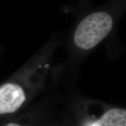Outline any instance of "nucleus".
I'll list each match as a JSON object with an SVG mask.
<instances>
[{"label":"nucleus","instance_id":"3","mask_svg":"<svg viewBox=\"0 0 126 126\" xmlns=\"http://www.w3.org/2000/svg\"><path fill=\"white\" fill-rule=\"evenodd\" d=\"M86 126H126V110L120 108L108 110L102 117Z\"/></svg>","mask_w":126,"mask_h":126},{"label":"nucleus","instance_id":"2","mask_svg":"<svg viewBox=\"0 0 126 126\" xmlns=\"http://www.w3.org/2000/svg\"><path fill=\"white\" fill-rule=\"evenodd\" d=\"M26 99L22 86L16 83H4L0 86V114H11L21 108Z\"/></svg>","mask_w":126,"mask_h":126},{"label":"nucleus","instance_id":"4","mask_svg":"<svg viewBox=\"0 0 126 126\" xmlns=\"http://www.w3.org/2000/svg\"><path fill=\"white\" fill-rule=\"evenodd\" d=\"M5 126H22L20 124H18V123H10L7 124V125H5Z\"/></svg>","mask_w":126,"mask_h":126},{"label":"nucleus","instance_id":"1","mask_svg":"<svg viewBox=\"0 0 126 126\" xmlns=\"http://www.w3.org/2000/svg\"><path fill=\"white\" fill-rule=\"evenodd\" d=\"M113 26L111 16L106 12H96L85 17L75 31L74 41L82 50H90L103 40Z\"/></svg>","mask_w":126,"mask_h":126}]
</instances>
